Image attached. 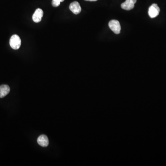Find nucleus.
Masks as SVG:
<instances>
[{
  "label": "nucleus",
  "mask_w": 166,
  "mask_h": 166,
  "mask_svg": "<svg viewBox=\"0 0 166 166\" xmlns=\"http://www.w3.org/2000/svg\"><path fill=\"white\" fill-rule=\"evenodd\" d=\"M44 15V12L40 8H38L36 10L33 16V21L35 23H39L42 20V18Z\"/></svg>",
  "instance_id": "obj_6"
},
{
  "label": "nucleus",
  "mask_w": 166,
  "mask_h": 166,
  "mask_svg": "<svg viewBox=\"0 0 166 166\" xmlns=\"http://www.w3.org/2000/svg\"><path fill=\"white\" fill-rule=\"evenodd\" d=\"M84 1H97V0H84Z\"/></svg>",
  "instance_id": "obj_10"
},
{
  "label": "nucleus",
  "mask_w": 166,
  "mask_h": 166,
  "mask_svg": "<svg viewBox=\"0 0 166 166\" xmlns=\"http://www.w3.org/2000/svg\"><path fill=\"white\" fill-rule=\"evenodd\" d=\"M10 46L13 50H18L20 48L21 41L20 39L19 36L17 35H13L10 38L9 41Z\"/></svg>",
  "instance_id": "obj_1"
},
{
  "label": "nucleus",
  "mask_w": 166,
  "mask_h": 166,
  "mask_svg": "<svg viewBox=\"0 0 166 166\" xmlns=\"http://www.w3.org/2000/svg\"><path fill=\"white\" fill-rule=\"evenodd\" d=\"M10 87L6 84L0 86V98H3L6 96L10 92Z\"/></svg>",
  "instance_id": "obj_8"
},
{
  "label": "nucleus",
  "mask_w": 166,
  "mask_h": 166,
  "mask_svg": "<svg viewBox=\"0 0 166 166\" xmlns=\"http://www.w3.org/2000/svg\"><path fill=\"white\" fill-rule=\"evenodd\" d=\"M37 142L39 145L42 147H45L49 144V139L45 135H42L38 138Z\"/></svg>",
  "instance_id": "obj_7"
},
{
  "label": "nucleus",
  "mask_w": 166,
  "mask_h": 166,
  "mask_svg": "<svg viewBox=\"0 0 166 166\" xmlns=\"http://www.w3.org/2000/svg\"><path fill=\"white\" fill-rule=\"evenodd\" d=\"M61 0H53L52 1V5L54 7H57L60 5Z\"/></svg>",
  "instance_id": "obj_9"
},
{
  "label": "nucleus",
  "mask_w": 166,
  "mask_h": 166,
  "mask_svg": "<svg viewBox=\"0 0 166 166\" xmlns=\"http://www.w3.org/2000/svg\"><path fill=\"white\" fill-rule=\"evenodd\" d=\"M110 29L116 34H119L121 33V27L119 21L115 19L111 20L108 23Z\"/></svg>",
  "instance_id": "obj_2"
},
{
  "label": "nucleus",
  "mask_w": 166,
  "mask_h": 166,
  "mask_svg": "<svg viewBox=\"0 0 166 166\" xmlns=\"http://www.w3.org/2000/svg\"><path fill=\"white\" fill-rule=\"evenodd\" d=\"M137 2V0H126L121 4V7L126 10H131L134 7V4Z\"/></svg>",
  "instance_id": "obj_4"
},
{
  "label": "nucleus",
  "mask_w": 166,
  "mask_h": 166,
  "mask_svg": "<svg viewBox=\"0 0 166 166\" xmlns=\"http://www.w3.org/2000/svg\"><path fill=\"white\" fill-rule=\"evenodd\" d=\"M69 9L75 14H79L81 11L80 4L77 1H74L71 3L69 6Z\"/></svg>",
  "instance_id": "obj_5"
},
{
  "label": "nucleus",
  "mask_w": 166,
  "mask_h": 166,
  "mask_svg": "<svg viewBox=\"0 0 166 166\" xmlns=\"http://www.w3.org/2000/svg\"><path fill=\"white\" fill-rule=\"evenodd\" d=\"M160 9L156 4H153L149 8V16L151 18H154L159 15Z\"/></svg>",
  "instance_id": "obj_3"
}]
</instances>
